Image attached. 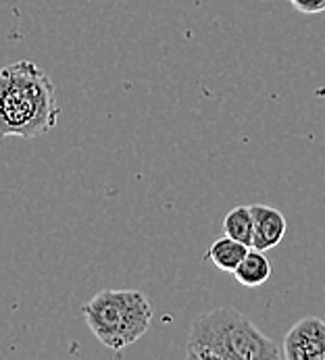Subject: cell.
I'll list each match as a JSON object with an SVG mask.
<instances>
[{"label": "cell", "mask_w": 325, "mask_h": 360, "mask_svg": "<svg viewBox=\"0 0 325 360\" xmlns=\"http://www.w3.org/2000/svg\"><path fill=\"white\" fill-rule=\"evenodd\" d=\"M51 77L30 58L0 69V136L36 138L58 121Z\"/></svg>", "instance_id": "1"}, {"label": "cell", "mask_w": 325, "mask_h": 360, "mask_svg": "<svg viewBox=\"0 0 325 360\" xmlns=\"http://www.w3.org/2000/svg\"><path fill=\"white\" fill-rule=\"evenodd\" d=\"M188 359L279 360L281 348L250 319L231 307L200 314L188 335Z\"/></svg>", "instance_id": "2"}, {"label": "cell", "mask_w": 325, "mask_h": 360, "mask_svg": "<svg viewBox=\"0 0 325 360\" xmlns=\"http://www.w3.org/2000/svg\"><path fill=\"white\" fill-rule=\"evenodd\" d=\"M84 319L96 340L108 350L136 344L151 327L153 304L138 290H103L84 307Z\"/></svg>", "instance_id": "3"}, {"label": "cell", "mask_w": 325, "mask_h": 360, "mask_svg": "<svg viewBox=\"0 0 325 360\" xmlns=\"http://www.w3.org/2000/svg\"><path fill=\"white\" fill-rule=\"evenodd\" d=\"M286 360H325V321L305 316L290 327L281 342Z\"/></svg>", "instance_id": "4"}, {"label": "cell", "mask_w": 325, "mask_h": 360, "mask_svg": "<svg viewBox=\"0 0 325 360\" xmlns=\"http://www.w3.org/2000/svg\"><path fill=\"white\" fill-rule=\"evenodd\" d=\"M250 210H253V219H255L253 248L267 252L277 244H281V240L288 231V221L281 214V210L269 205H253Z\"/></svg>", "instance_id": "5"}, {"label": "cell", "mask_w": 325, "mask_h": 360, "mask_svg": "<svg viewBox=\"0 0 325 360\" xmlns=\"http://www.w3.org/2000/svg\"><path fill=\"white\" fill-rule=\"evenodd\" d=\"M231 275L244 288H259L271 277V260L265 257V252L250 248Z\"/></svg>", "instance_id": "6"}, {"label": "cell", "mask_w": 325, "mask_h": 360, "mask_svg": "<svg viewBox=\"0 0 325 360\" xmlns=\"http://www.w3.org/2000/svg\"><path fill=\"white\" fill-rule=\"evenodd\" d=\"M250 246L229 238V236H223L215 240L211 244V248L207 250V260H211L217 269L225 271V273H234L238 269V264L242 262V258L248 255Z\"/></svg>", "instance_id": "7"}, {"label": "cell", "mask_w": 325, "mask_h": 360, "mask_svg": "<svg viewBox=\"0 0 325 360\" xmlns=\"http://www.w3.org/2000/svg\"><path fill=\"white\" fill-rule=\"evenodd\" d=\"M223 231L225 236L246 244L253 248V240H255V219H253V210L250 206H236L231 208L225 219H223Z\"/></svg>", "instance_id": "8"}, {"label": "cell", "mask_w": 325, "mask_h": 360, "mask_svg": "<svg viewBox=\"0 0 325 360\" xmlns=\"http://www.w3.org/2000/svg\"><path fill=\"white\" fill-rule=\"evenodd\" d=\"M302 15H317L325 11V0H288Z\"/></svg>", "instance_id": "9"}]
</instances>
